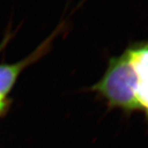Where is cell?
<instances>
[{
    "label": "cell",
    "mask_w": 148,
    "mask_h": 148,
    "mask_svg": "<svg viewBox=\"0 0 148 148\" xmlns=\"http://www.w3.org/2000/svg\"><path fill=\"white\" fill-rule=\"evenodd\" d=\"M92 90L112 108L127 113L140 111L136 98L137 80L126 49L119 56L110 58L106 73L92 86Z\"/></svg>",
    "instance_id": "obj_1"
},
{
    "label": "cell",
    "mask_w": 148,
    "mask_h": 148,
    "mask_svg": "<svg viewBox=\"0 0 148 148\" xmlns=\"http://www.w3.org/2000/svg\"><path fill=\"white\" fill-rule=\"evenodd\" d=\"M126 50L137 80V101L148 119V39L132 43Z\"/></svg>",
    "instance_id": "obj_2"
},
{
    "label": "cell",
    "mask_w": 148,
    "mask_h": 148,
    "mask_svg": "<svg viewBox=\"0 0 148 148\" xmlns=\"http://www.w3.org/2000/svg\"><path fill=\"white\" fill-rule=\"evenodd\" d=\"M43 49H39L27 58L12 64H0V97L7 100V96L16 82L21 71L40 55Z\"/></svg>",
    "instance_id": "obj_3"
},
{
    "label": "cell",
    "mask_w": 148,
    "mask_h": 148,
    "mask_svg": "<svg viewBox=\"0 0 148 148\" xmlns=\"http://www.w3.org/2000/svg\"><path fill=\"white\" fill-rule=\"evenodd\" d=\"M6 106H7V100L3 99L2 97H0V110L3 111L5 110Z\"/></svg>",
    "instance_id": "obj_4"
},
{
    "label": "cell",
    "mask_w": 148,
    "mask_h": 148,
    "mask_svg": "<svg viewBox=\"0 0 148 148\" xmlns=\"http://www.w3.org/2000/svg\"><path fill=\"white\" fill-rule=\"evenodd\" d=\"M1 112H2V110H0V113H1Z\"/></svg>",
    "instance_id": "obj_5"
}]
</instances>
